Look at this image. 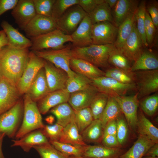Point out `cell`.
I'll list each match as a JSON object with an SVG mask.
<instances>
[{"label": "cell", "mask_w": 158, "mask_h": 158, "mask_svg": "<svg viewBox=\"0 0 158 158\" xmlns=\"http://www.w3.org/2000/svg\"><path fill=\"white\" fill-rule=\"evenodd\" d=\"M50 92L43 67L38 72L25 94L36 102Z\"/></svg>", "instance_id": "cell-24"}, {"label": "cell", "mask_w": 158, "mask_h": 158, "mask_svg": "<svg viewBox=\"0 0 158 158\" xmlns=\"http://www.w3.org/2000/svg\"><path fill=\"white\" fill-rule=\"evenodd\" d=\"M92 24L96 23L108 21L114 23L111 8L104 2L98 5L90 13L87 14Z\"/></svg>", "instance_id": "cell-35"}, {"label": "cell", "mask_w": 158, "mask_h": 158, "mask_svg": "<svg viewBox=\"0 0 158 158\" xmlns=\"http://www.w3.org/2000/svg\"><path fill=\"white\" fill-rule=\"evenodd\" d=\"M79 0H55L53 5L51 17L56 20L70 7L78 4Z\"/></svg>", "instance_id": "cell-46"}, {"label": "cell", "mask_w": 158, "mask_h": 158, "mask_svg": "<svg viewBox=\"0 0 158 158\" xmlns=\"http://www.w3.org/2000/svg\"><path fill=\"white\" fill-rule=\"evenodd\" d=\"M118 31V28L109 22H102L92 24L91 34L92 44H114Z\"/></svg>", "instance_id": "cell-12"}, {"label": "cell", "mask_w": 158, "mask_h": 158, "mask_svg": "<svg viewBox=\"0 0 158 158\" xmlns=\"http://www.w3.org/2000/svg\"><path fill=\"white\" fill-rule=\"evenodd\" d=\"M5 136L4 133L0 132V158H4L2 151V145L3 139Z\"/></svg>", "instance_id": "cell-57"}, {"label": "cell", "mask_w": 158, "mask_h": 158, "mask_svg": "<svg viewBox=\"0 0 158 158\" xmlns=\"http://www.w3.org/2000/svg\"><path fill=\"white\" fill-rule=\"evenodd\" d=\"M115 48L114 44H92L84 47H73L72 53L73 58L84 60L99 68H110L109 57Z\"/></svg>", "instance_id": "cell-2"}, {"label": "cell", "mask_w": 158, "mask_h": 158, "mask_svg": "<svg viewBox=\"0 0 158 158\" xmlns=\"http://www.w3.org/2000/svg\"><path fill=\"white\" fill-rule=\"evenodd\" d=\"M143 46L137 29L135 21L131 33L119 51L130 62H134L143 51Z\"/></svg>", "instance_id": "cell-17"}, {"label": "cell", "mask_w": 158, "mask_h": 158, "mask_svg": "<svg viewBox=\"0 0 158 158\" xmlns=\"http://www.w3.org/2000/svg\"><path fill=\"white\" fill-rule=\"evenodd\" d=\"M141 110L147 115H154L158 107V95L154 94L144 97L139 102Z\"/></svg>", "instance_id": "cell-45"}, {"label": "cell", "mask_w": 158, "mask_h": 158, "mask_svg": "<svg viewBox=\"0 0 158 158\" xmlns=\"http://www.w3.org/2000/svg\"><path fill=\"white\" fill-rule=\"evenodd\" d=\"M87 14L79 5H73L56 20L57 28L65 34L71 35Z\"/></svg>", "instance_id": "cell-9"}, {"label": "cell", "mask_w": 158, "mask_h": 158, "mask_svg": "<svg viewBox=\"0 0 158 158\" xmlns=\"http://www.w3.org/2000/svg\"><path fill=\"white\" fill-rule=\"evenodd\" d=\"M70 95L65 89L50 92L38 101L37 106L40 112L45 114L56 106L67 102Z\"/></svg>", "instance_id": "cell-20"}, {"label": "cell", "mask_w": 158, "mask_h": 158, "mask_svg": "<svg viewBox=\"0 0 158 158\" xmlns=\"http://www.w3.org/2000/svg\"><path fill=\"white\" fill-rule=\"evenodd\" d=\"M116 137L121 148L123 149L128 141L130 130L123 113L116 119Z\"/></svg>", "instance_id": "cell-41"}, {"label": "cell", "mask_w": 158, "mask_h": 158, "mask_svg": "<svg viewBox=\"0 0 158 158\" xmlns=\"http://www.w3.org/2000/svg\"><path fill=\"white\" fill-rule=\"evenodd\" d=\"M41 158H69L55 148L50 142L34 146Z\"/></svg>", "instance_id": "cell-44"}, {"label": "cell", "mask_w": 158, "mask_h": 158, "mask_svg": "<svg viewBox=\"0 0 158 158\" xmlns=\"http://www.w3.org/2000/svg\"><path fill=\"white\" fill-rule=\"evenodd\" d=\"M133 72L138 99L150 95L158 91V69Z\"/></svg>", "instance_id": "cell-8"}, {"label": "cell", "mask_w": 158, "mask_h": 158, "mask_svg": "<svg viewBox=\"0 0 158 158\" xmlns=\"http://www.w3.org/2000/svg\"><path fill=\"white\" fill-rule=\"evenodd\" d=\"M104 76L113 78L123 84L135 85L134 72L130 71L115 67L110 68L105 72Z\"/></svg>", "instance_id": "cell-37"}, {"label": "cell", "mask_w": 158, "mask_h": 158, "mask_svg": "<svg viewBox=\"0 0 158 158\" xmlns=\"http://www.w3.org/2000/svg\"><path fill=\"white\" fill-rule=\"evenodd\" d=\"M109 64L115 67L127 71H130V61L116 48L110 54L108 60Z\"/></svg>", "instance_id": "cell-43"}, {"label": "cell", "mask_w": 158, "mask_h": 158, "mask_svg": "<svg viewBox=\"0 0 158 158\" xmlns=\"http://www.w3.org/2000/svg\"><path fill=\"white\" fill-rule=\"evenodd\" d=\"M109 95L99 92L92 101L90 107L94 119H100L107 105Z\"/></svg>", "instance_id": "cell-40"}, {"label": "cell", "mask_w": 158, "mask_h": 158, "mask_svg": "<svg viewBox=\"0 0 158 158\" xmlns=\"http://www.w3.org/2000/svg\"><path fill=\"white\" fill-rule=\"evenodd\" d=\"M136 1L131 0H118L114 11L113 20L118 28L132 12L138 7Z\"/></svg>", "instance_id": "cell-27"}, {"label": "cell", "mask_w": 158, "mask_h": 158, "mask_svg": "<svg viewBox=\"0 0 158 158\" xmlns=\"http://www.w3.org/2000/svg\"><path fill=\"white\" fill-rule=\"evenodd\" d=\"M32 45L30 49L32 51L45 49L58 50L66 47L64 44L72 42L71 35L64 33L57 28L50 32L32 38Z\"/></svg>", "instance_id": "cell-5"}, {"label": "cell", "mask_w": 158, "mask_h": 158, "mask_svg": "<svg viewBox=\"0 0 158 158\" xmlns=\"http://www.w3.org/2000/svg\"><path fill=\"white\" fill-rule=\"evenodd\" d=\"M69 158H85L82 156H72L69 157Z\"/></svg>", "instance_id": "cell-59"}, {"label": "cell", "mask_w": 158, "mask_h": 158, "mask_svg": "<svg viewBox=\"0 0 158 158\" xmlns=\"http://www.w3.org/2000/svg\"><path fill=\"white\" fill-rule=\"evenodd\" d=\"M29 53L28 48L18 49L8 45L3 47L0 50L1 76L16 85L28 63Z\"/></svg>", "instance_id": "cell-1"}, {"label": "cell", "mask_w": 158, "mask_h": 158, "mask_svg": "<svg viewBox=\"0 0 158 158\" xmlns=\"http://www.w3.org/2000/svg\"><path fill=\"white\" fill-rule=\"evenodd\" d=\"M11 14L19 27L24 30L36 15L33 0H19Z\"/></svg>", "instance_id": "cell-15"}, {"label": "cell", "mask_w": 158, "mask_h": 158, "mask_svg": "<svg viewBox=\"0 0 158 158\" xmlns=\"http://www.w3.org/2000/svg\"><path fill=\"white\" fill-rule=\"evenodd\" d=\"M118 0H105L106 2L111 8L114 6Z\"/></svg>", "instance_id": "cell-58"}, {"label": "cell", "mask_w": 158, "mask_h": 158, "mask_svg": "<svg viewBox=\"0 0 158 158\" xmlns=\"http://www.w3.org/2000/svg\"><path fill=\"white\" fill-rule=\"evenodd\" d=\"M16 85L1 77L0 80V115L13 107L20 99Z\"/></svg>", "instance_id": "cell-14"}, {"label": "cell", "mask_w": 158, "mask_h": 158, "mask_svg": "<svg viewBox=\"0 0 158 158\" xmlns=\"http://www.w3.org/2000/svg\"><path fill=\"white\" fill-rule=\"evenodd\" d=\"M71 70L83 75L91 80L104 76L105 72L91 63L80 59L72 58L70 61Z\"/></svg>", "instance_id": "cell-25"}, {"label": "cell", "mask_w": 158, "mask_h": 158, "mask_svg": "<svg viewBox=\"0 0 158 158\" xmlns=\"http://www.w3.org/2000/svg\"><path fill=\"white\" fill-rule=\"evenodd\" d=\"M158 59L154 54L149 51H143L131 66L130 71L135 72L141 71L157 70Z\"/></svg>", "instance_id": "cell-29"}, {"label": "cell", "mask_w": 158, "mask_h": 158, "mask_svg": "<svg viewBox=\"0 0 158 158\" xmlns=\"http://www.w3.org/2000/svg\"><path fill=\"white\" fill-rule=\"evenodd\" d=\"M102 145L111 148H121L116 135H104L101 142Z\"/></svg>", "instance_id": "cell-51"}, {"label": "cell", "mask_w": 158, "mask_h": 158, "mask_svg": "<svg viewBox=\"0 0 158 158\" xmlns=\"http://www.w3.org/2000/svg\"><path fill=\"white\" fill-rule=\"evenodd\" d=\"M146 11L145 1H142L138 6L135 14L137 29L144 47L148 46L146 40L145 27Z\"/></svg>", "instance_id": "cell-38"}, {"label": "cell", "mask_w": 158, "mask_h": 158, "mask_svg": "<svg viewBox=\"0 0 158 158\" xmlns=\"http://www.w3.org/2000/svg\"><path fill=\"white\" fill-rule=\"evenodd\" d=\"M142 158H158V157H153L150 156H144Z\"/></svg>", "instance_id": "cell-60"}, {"label": "cell", "mask_w": 158, "mask_h": 158, "mask_svg": "<svg viewBox=\"0 0 158 158\" xmlns=\"http://www.w3.org/2000/svg\"><path fill=\"white\" fill-rule=\"evenodd\" d=\"M44 68L50 92L65 89L69 78L66 72L46 60Z\"/></svg>", "instance_id": "cell-16"}, {"label": "cell", "mask_w": 158, "mask_h": 158, "mask_svg": "<svg viewBox=\"0 0 158 158\" xmlns=\"http://www.w3.org/2000/svg\"><path fill=\"white\" fill-rule=\"evenodd\" d=\"M91 80L81 74L76 73L71 77H69L67 81L66 90L69 93L84 90L91 85Z\"/></svg>", "instance_id": "cell-36"}, {"label": "cell", "mask_w": 158, "mask_h": 158, "mask_svg": "<svg viewBox=\"0 0 158 158\" xmlns=\"http://www.w3.org/2000/svg\"><path fill=\"white\" fill-rule=\"evenodd\" d=\"M104 130L100 120L94 119L81 135L85 142H99L103 135Z\"/></svg>", "instance_id": "cell-33"}, {"label": "cell", "mask_w": 158, "mask_h": 158, "mask_svg": "<svg viewBox=\"0 0 158 158\" xmlns=\"http://www.w3.org/2000/svg\"><path fill=\"white\" fill-rule=\"evenodd\" d=\"M122 114L114 97L109 95L107 105L100 119L104 129L108 122L116 119Z\"/></svg>", "instance_id": "cell-34"}, {"label": "cell", "mask_w": 158, "mask_h": 158, "mask_svg": "<svg viewBox=\"0 0 158 158\" xmlns=\"http://www.w3.org/2000/svg\"><path fill=\"white\" fill-rule=\"evenodd\" d=\"M136 132L154 141H158V129L145 116L140 109L138 112Z\"/></svg>", "instance_id": "cell-28"}, {"label": "cell", "mask_w": 158, "mask_h": 158, "mask_svg": "<svg viewBox=\"0 0 158 158\" xmlns=\"http://www.w3.org/2000/svg\"><path fill=\"white\" fill-rule=\"evenodd\" d=\"M1 25L6 35L8 45L20 49L29 48L31 47V40L25 37L8 22L3 20Z\"/></svg>", "instance_id": "cell-23"}, {"label": "cell", "mask_w": 158, "mask_h": 158, "mask_svg": "<svg viewBox=\"0 0 158 158\" xmlns=\"http://www.w3.org/2000/svg\"><path fill=\"white\" fill-rule=\"evenodd\" d=\"M158 142L138 135L137 140L132 146L118 158H142L148 150Z\"/></svg>", "instance_id": "cell-26"}, {"label": "cell", "mask_w": 158, "mask_h": 158, "mask_svg": "<svg viewBox=\"0 0 158 158\" xmlns=\"http://www.w3.org/2000/svg\"><path fill=\"white\" fill-rule=\"evenodd\" d=\"M18 0H0V16L6 11L13 9Z\"/></svg>", "instance_id": "cell-52"}, {"label": "cell", "mask_w": 158, "mask_h": 158, "mask_svg": "<svg viewBox=\"0 0 158 158\" xmlns=\"http://www.w3.org/2000/svg\"><path fill=\"white\" fill-rule=\"evenodd\" d=\"M104 2V0H79L78 5L88 14L99 5Z\"/></svg>", "instance_id": "cell-50"}, {"label": "cell", "mask_w": 158, "mask_h": 158, "mask_svg": "<svg viewBox=\"0 0 158 158\" xmlns=\"http://www.w3.org/2000/svg\"><path fill=\"white\" fill-rule=\"evenodd\" d=\"M92 25L91 21L87 14L71 35L72 40V47H82L92 44L91 34Z\"/></svg>", "instance_id": "cell-18"}, {"label": "cell", "mask_w": 158, "mask_h": 158, "mask_svg": "<svg viewBox=\"0 0 158 158\" xmlns=\"http://www.w3.org/2000/svg\"><path fill=\"white\" fill-rule=\"evenodd\" d=\"M59 141L75 145H87L79 133L75 120L63 128Z\"/></svg>", "instance_id": "cell-32"}, {"label": "cell", "mask_w": 158, "mask_h": 158, "mask_svg": "<svg viewBox=\"0 0 158 158\" xmlns=\"http://www.w3.org/2000/svg\"><path fill=\"white\" fill-rule=\"evenodd\" d=\"M99 92L98 89L91 84L84 90L70 94L68 102L74 110L90 107Z\"/></svg>", "instance_id": "cell-19"}, {"label": "cell", "mask_w": 158, "mask_h": 158, "mask_svg": "<svg viewBox=\"0 0 158 158\" xmlns=\"http://www.w3.org/2000/svg\"><path fill=\"white\" fill-rule=\"evenodd\" d=\"M8 44L6 35L3 30H0V50Z\"/></svg>", "instance_id": "cell-56"}, {"label": "cell", "mask_w": 158, "mask_h": 158, "mask_svg": "<svg viewBox=\"0 0 158 158\" xmlns=\"http://www.w3.org/2000/svg\"><path fill=\"white\" fill-rule=\"evenodd\" d=\"M91 81V84L95 86L99 92L114 97L125 95L128 92L136 89L135 85L123 84L105 76Z\"/></svg>", "instance_id": "cell-10"}, {"label": "cell", "mask_w": 158, "mask_h": 158, "mask_svg": "<svg viewBox=\"0 0 158 158\" xmlns=\"http://www.w3.org/2000/svg\"><path fill=\"white\" fill-rule=\"evenodd\" d=\"M23 101L20 99L11 108L0 115V132L8 138H15L21 124Z\"/></svg>", "instance_id": "cell-6"}, {"label": "cell", "mask_w": 158, "mask_h": 158, "mask_svg": "<svg viewBox=\"0 0 158 158\" xmlns=\"http://www.w3.org/2000/svg\"><path fill=\"white\" fill-rule=\"evenodd\" d=\"M144 156L158 157V142L151 146L146 152Z\"/></svg>", "instance_id": "cell-55"}, {"label": "cell", "mask_w": 158, "mask_h": 158, "mask_svg": "<svg viewBox=\"0 0 158 158\" xmlns=\"http://www.w3.org/2000/svg\"><path fill=\"white\" fill-rule=\"evenodd\" d=\"M45 61L32 51L29 52L28 63L16 85L20 94L26 93L38 72L44 67Z\"/></svg>", "instance_id": "cell-7"}, {"label": "cell", "mask_w": 158, "mask_h": 158, "mask_svg": "<svg viewBox=\"0 0 158 158\" xmlns=\"http://www.w3.org/2000/svg\"><path fill=\"white\" fill-rule=\"evenodd\" d=\"M50 111L56 117V123L63 128L75 120L74 111L67 102L56 106L51 109Z\"/></svg>", "instance_id": "cell-31"}, {"label": "cell", "mask_w": 158, "mask_h": 158, "mask_svg": "<svg viewBox=\"0 0 158 158\" xmlns=\"http://www.w3.org/2000/svg\"><path fill=\"white\" fill-rule=\"evenodd\" d=\"M75 121L80 133L94 120L90 107L74 110Z\"/></svg>", "instance_id": "cell-39"}, {"label": "cell", "mask_w": 158, "mask_h": 158, "mask_svg": "<svg viewBox=\"0 0 158 158\" xmlns=\"http://www.w3.org/2000/svg\"><path fill=\"white\" fill-rule=\"evenodd\" d=\"M147 12L155 27L157 28L158 27V9L157 5L154 3L149 4L147 6Z\"/></svg>", "instance_id": "cell-53"}, {"label": "cell", "mask_w": 158, "mask_h": 158, "mask_svg": "<svg viewBox=\"0 0 158 158\" xmlns=\"http://www.w3.org/2000/svg\"><path fill=\"white\" fill-rule=\"evenodd\" d=\"M145 27L146 40L149 45L152 43L153 41L155 31V27L147 11L145 13Z\"/></svg>", "instance_id": "cell-49"}, {"label": "cell", "mask_w": 158, "mask_h": 158, "mask_svg": "<svg viewBox=\"0 0 158 158\" xmlns=\"http://www.w3.org/2000/svg\"><path fill=\"white\" fill-rule=\"evenodd\" d=\"M1 77H2V76H1V75L0 73V80L1 79Z\"/></svg>", "instance_id": "cell-61"}, {"label": "cell", "mask_w": 158, "mask_h": 158, "mask_svg": "<svg viewBox=\"0 0 158 158\" xmlns=\"http://www.w3.org/2000/svg\"><path fill=\"white\" fill-rule=\"evenodd\" d=\"M12 141L11 147H20L26 152H29L35 146L49 142L41 129L30 132L18 139L12 140Z\"/></svg>", "instance_id": "cell-21"}, {"label": "cell", "mask_w": 158, "mask_h": 158, "mask_svg": "<svg viewBox=\"0 0 158 158\" xmlns=\"http://www.w3.org/2000/svg\"><path fill=\"white\" fill-rule=\"evenodd\" d=\"M136 9L131 13L118 27L117 37L114 45L119 51L121 49L132 30L135 21Z\"/></svg>", "instance_id": "cell-30"}, {"label": "cell", "mask_w": 158, "mask_h": 158, "mask_svg": "<svg viewBox=\"0 0 158 158\" xmlns=\"http://www.w3.org/2000/svg\"><path fill=\"white\" fill-rule=\"evenodd\" d=\"M23 101V117L22 123L15 137L16 139L30 132L42 129L44 125L36 102L26 94Z\"/></svg>", "instance_id": "cell-3"}, {"label": "cell", "mask_w": 158, "mask_h": 158, "mask_svg": "<svg viewBox=\"0 0 158 158\" xmlns=\"http://www.w3.org/2000/svg\"><path fill=\"white\" fill-rule=\"evenodd\" d=\"M36 14L51 17L55 0H33Z\"/></svg>", "instance_id": "cell-47"}, {"label": "cell", "mask_w": 158, "mask_h": 158, "mask_svg": "<svg viewBox=\"0 0 158 158\" xmlns=\"http://www.w3.org/2000/svg\"><path fill=\"white\" fill-rule=\"evenodd\" d=\"M56 20L52 17L36 14L24 30L30 38L47 33L57 29Z\"/></svg>", "instance_id": "cell-13"}, {"label": "cell", "mask_w": 158, "mask_h": 158, "mask_svg": "<svg viewBox=\"0 0 158 158\" xmlns=\"http://www.w3.org/2000/svg\"><path fill=\"white\" fill-rule=\"evenodd\" d=\"M72 47V45L68 44L59 49H48L32 51L38 56L65 71L69 77H71L76 73L71 70L70 66V60L73 58Z\"/></svg>", "instance_id": "cell-4"}, {"label": "cell", "mask_w": 158, "mask_h": 158, "mask_svg": "<svg viewBox=\"0 0 158 158\" xmlns=\"http://www.w3.org/2000/svg\"><path fill=\"white\" fill-rule=\"evenodd\" d=\"M129 126L133 132H136L138 109L139 101L137 93L131 96L114 97Z\"/></svg>", "instance_id": "cell-11"}, {"label": "cell", "mask_w": 158, "mask_h": 158, "mask_svg": "<svg viewBox=\"0 0 158 158\" xmlns=\"http://www.w3.org/2000/svg\"><path fill=\"white\" fill-rule=\"evenodd\" d=\"M126 150L122 148H111L102 145L84 146L82 156L85 158H118Z\"/></svg>", "instance_id": "cell-22"}, {"label": "cell", "mask_w": 158, "mask_h": 158, "mask_svg": "<svg viewBox=\"0 0 158 158\" xmlns=\"http://www.w3.org/2000/svg\"><path fill=\"white\" fill-rule=\"evenodd\" d=\"M63 127L56 123L51 125H44L42 131L49 142L59 141Z\"/></svg>", "instance_id": "cell-48"}, {"label": "cell", "mask_w": 158, "mask_h": 158, "mask_svg": "<svg viewBox=\"0 0 158 158\" xmlns=\"http://www.w3.org/2000/svg\"><path fill=\"white\" fill-rule=\"evenodd\" d=\"M49 142L55 148L62 153L69 157L72 156H82L85 146L73 145L59 141Z\"/></svg>", "instance_id": "cell-42"}, {"label": "cell", "mask_w": 158, "mask_h": 158, "mask_svg": "<svg viewBox=\"0 0 158 158\" xmlns=\"http://www.w3.org/2000/svg\"><path fill=\"white\" fill-rule=\"evenodd\" d=\"M117 124L116 119L111 120L107 123L104 130V135L116 136Z\"/></svg>", "instance_id": "cell-54"}]
</instances>
